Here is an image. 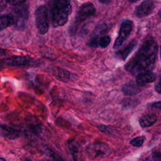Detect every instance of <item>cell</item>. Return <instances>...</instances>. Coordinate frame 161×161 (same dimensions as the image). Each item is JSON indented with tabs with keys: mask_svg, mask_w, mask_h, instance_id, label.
<instances>
[{
	"mask_svg": "<svg viewBox=\"0 0 161 161\" xmlns=\"http://www.w3.org/2000/svg\"><path fill=\"white\" fill-rule=\"evenodd\" d=\"M155 7V2L147 0L142 2L135 9L134 14L138 18H142L150 14Z\"/></svg>",
	"mask_w": 161,
	"mask_h": 161,
	"instance_id": "10",
	"label": "cell"
},
{
	"mask_svg": "<svg viewBox=\"0 0 161 161\" xmlns=\"http://www.w3.org/2000/svg\"><path fill=\"white\" fill-rule=\"evenodd\" d=\"M68 147L74 161H82L80 147L75 140H71L68 142Z\"/></svg>",
	"mask_w": 161,
	"mask_h": 161,
	"instance_id": "13",
	"label": "cell"
},
{
	"mask_svg": "<svg viewBox=\"0 0 161 161\" xmlns=\"http://www.w3.org/2000/svg\"><path fill=\"white\" fill-rule=\"evenodd\" d=\"M24 161H33V160H31L30 158H25V160H24Z\"/></svg>",
	"mask_w": 161,
	"mask_h": 161,
	"instance_id": "29",
	"label": "cell"
},
{
	"mask_svg": "<svg viewBox=\"0 0 161 161\" xmlns=\"http://www.w3.org/2000/svg\"><path fill=\"white\" fill-rule=\"evenodd\" d=\"M160 152L159 150H156L152 153V161H160Z\"/></svg>",
	"mask_w": 161,
	"mask_h": 161,
	"instance_id": "22",
	"label": "cell"
},
{
	"mask_svg": "<svg viewBox=\"0 0 161 161\" xmlns=\"http://www.w3.org/2000/svg\"><path fill=\"white\" fill-rule=\"evenodd\" d=\"M155 91H156V92H157L158 94H160V91H161V89H160V80H158V83H157V84L155 85Z\"/></svg>",
	"mask_w": 161,
	"mask_h": 161,
	"instance_id": "26",
	"label": "cell"
},
{
	"mask_svg": "<svg viewBox=\"0 0 161 161\" xmlns=\"http://www.w3.org/2000/svg\"><path fill=\"white\" fill-rule=\"evenodd\" d=\"M45 153L46 157L48 158V161H64L62 158L58 153L50 148H45Z\"/></svg>",
	"mask_w": 161,
	"mask_h": 161,
	"instance_id": "18",
	"label": "cell"
},
{
	"mask_svg": "<svg viewBox=\"0 0 161 161\" xmlns=\"http://www.w3.org/2000/svg\"><path fill=\"white\" fill-rule=\"evenodd\" d=\"M29 131L34 135L39 136L43 133V127L40 124H32L29 126Z\"/></svg>",
	"mask_w": 161,
	"mask_h": 161,
	"instance_id": "19",
	"label": "cell"
},
{
	"mask_svg": "<svg viewBox=\"0 0 161 161\" xmlns=\"http://www.w3.org/2000/svg\"><path fill=\"white\" fill-rule=\"evenodd\" d=\"M140 87L133 83H127L122 87V92L126 96H134L140 92Z\"/></svg>",
	"mask_w": 161,
	"mask_h": 161,
	"instance_id": "16",
	"label": "cell"
},
{
	"mask_svg": "<svg viewBox=\"0 0 161 161\" xmlns=\"http://www.w3.org/2000/svg\"><path fill=\"white\" fill-rule=\"evenodd\" d=\"M25 3L14 6L11 14L13 17L14 25L19 28L24 26L28 19V6Z\"/></svg>",
	"mask_w": 161,
	"mask_h": 161,
	"instance_id": "7",
	"label": "cell"
},
{
	"mask_svg": "<svg viewBox=\"0 0 161 161\" xmlns=\"http://www.w3.org/2000/svg\"><path fill=\"white\" fill-rule=\"evenodd\" d=\"M157 75L153 72H145L140 73L136 76V82L139 86H143L155 80Z\"/></svg>",
	"mask_w": 161,
	"mask_h": 161,
	"instance_id": "12",
	"label": "cell"
},
{
	"mask_svg": "<svg viewBox=\"0 0 161 161\" xmlns=\"http://www.w3.org/2000/svg\"><path fill=\"white\" fill-rule=\"evenodd\" d=\"M56 77L62 81H65L66 80H68L70 77V72L67 70L59 69L55 75Z\"/></svg>",
	"mask_w": 161,
	"mask_h": 161,
	"instance_id": "20",
	"label": "cell"
},
{
	"mask_svg": "<svg viewBox=\"0 0 161 161\" xmlns=\"http://www.w3.org/2000/svg\"><path fill=\"white\" fill-rule=\"evenodd\" d=\"M6 1H0V12L4 11L7 6Z\"/></svg>",
	"mask_w": 161,
	"mask_h": 161,
	"instance_id": "25",
	"label": "cell"
},
{
	"mask_svg": "<svg viewBox=\"0 0 161 161\" xmlns=\"http://www.w3.org/2000/svg\"><path fill=\"white\" fill-rule=\"evenodd\" d=\"M35 18L36 28L41 35L46 34L49 29V15L47 8L40 5L35 11Z\"/></svg>",
	"mask_w": 161,
	"mask_h": 161,
	"instance_id": "4",
	"label": "cell"
},
{
	"mask_svg": "<svg viewBox=\"0 0 161 161\" xmlns=\"http://www.w3.org/2000/svg\"><path fill=\"white\" fill-rule=\"evenodd\" d=\"M72 13V5L69 1L57 0L51 5V23L53 27L64 26Z\"/></svg>",
	"mask_w": 161,
	"mask_h": 161,
	"instance_id": "2",
	"label": "cell"
},
{
	"mask_svg": "<svg viewBox=\"0 0 161 161\" xmlns=\"http://www.w3.org/2000/svg\"><path fill=\"white\" fill-rule=\"evenodd\" d=\"M106 30L105 25H99L94 31L92 36L88 42V45L90 47L97 48L101 47L102 48H106L111 42V38L109 36L103 35Z\"/></svg>",
	"mask_w": 161,
	"mask_h": 161,
	"instance_id": "5",
	"label": "cell"
},
{
	"mask_svg": "<svg viewBox=\"0 0 161 161\" xmlns=\"http://www.w3.org/2000/svg\"><path fill=\"white\" fill-rule=\"evenodd\" d=\"M135 101H136L135 99H126V100L124 101L123 106H125L126 108L128 106L130 108L131 106L135 105V103H134Z\"/></svg>",
	"mask_w": 161,
	"mask_h": 161,
	"instance_id": "23",
	"label": "cell"
},
{
	"mask_svg": "<svg viewBox=\"0 0 161 161\" xmlns=\"http://www.w3.org/2000/svg\"><path fill=\"white\" fill-rule=\"evenodd\" d=\"M4 54H5V50L0 49V55H4Z\"/></svg>",
	"mask_w": 161,
	"mask_h": 161,
	"instance_id": "28",
	"label": "cell"
},
{
	"mask_svg": "<svg viewBox=\"0 0 161 161\" xmlns=\"http://www.w3.org/2000/svg\"><path fill=\"white\" fill-rule=\"evenodd\" d=\"M158 46L152 36L144 40L137 52L125 64V69L133 75L145 72H152L155 68Z\"/></svg>",
	"mask_w": 161,
	"mask_h": 161,
	"instance_id": "1",
	"label": "cell"
},
{
	"mask_svg": "<svg viewBox=\"0 0 161 161\" xmlns=\"http://www.w3.org/2000/svg\"><path fill=\"white\" fill-rule=\"evenodd\" d=\"M87 157L92 160H101L108 157L111 154L109 146L103 142L89 143L86 149Z\"/></svg>",
	"mask_w": 161,
	"mask_h": 161,
	"instance_id": "3",
	"label": "cell"
},
{
	"mask_svg": "<svg viewBox=\"0 0 161 161\" xmlns=\"http://www.w3.org/2000/svg\"><path fill=\"white\" fill-rule=\"evenodd\" d=\"M137 45V41L136 40H133L130 42H129L126 46L120 50H118L115 53L116 57L118 59L125 61L130 53L134 50V48Z\"/></svg>",
	"mask_w": 161,
	"mask_h": 161,
	"instance_id": "11",
	"label": "cell"
},
{
	"mask_svg": "<svg viewBox=\"0 0 161 161\" xmlns=\"http://www.w3.org/2000/svg\"><path fill=\"white\" fill-rule=\"evenodd\" d=\"M96 8L94 5L90 2L82 4L77 13L75 18V25L81 23L86 20L91 18L95 14Z\"/></svg>",
	"mask_w": 161,
	"mask_h": 161,
	"instance_id": "8",
	"label": "cell"
},
{
	"mask_svg": "<svg viewBox=\"0 0 161 161\" xmlns=\"http://www.w3.org/2000/svg\"><path fill=\"white\" fill-rule=\"evenodd\" d=\"M99 2L100 3H102V4H108L111 3V1H109V0H100V1H99Z\"/></svg>",
	"mask_w": 161,
	"mask_h": 161,
	"instance_id": "27",
	"label": "cell"
},
{
	"mask_svg": "<svg viewBox=\"0 0 161 161\" xmlns=\"http://www.w3.org/2000/svg\"><path fill=\"white\" fill-rule=\"evenodd\" d=\"M2 65H3V61L0 59V68L2 67Z\"/></svg>",
	"mask_w": 161,
	"mask_h": 161,
	"instance_id": "31",
	"label": "cell"
},
{
	"mask_svg": "<svg viewBox=\"0 0 161 161\" xmlns=\"http://www.w3.org/2000/svg\"><path fill=\"white\" fill-rule=\"evenodd\" d=\"M0 134L4 137H6L10 140L16 139L19 135L18 130L11 126L4 125H0Z\"/></svg>",
	"mask_w": 161,
	"mask_h": 161,
	"instance_id": "14",
	"label": "cell"
},
{
	"mask_svg": "<svg viewBox=\"0 0 161 161\" xmlns=\"http://www.w3.org/2000/svg\"><path fill=\"white\" fill-rule=\"evenodd\" d=\"M14 25L13 17L9 14H0V31Z\"/></svg>",
	"mask_w": 161,
	"mask_h": 161,
	"instance_id": "17",
	"label": "cell"
},
{
	"mask_svg": "<svg viewBox=\"0 0 161 161\" xmlns=\"http://www.w3.org/2000/svg\"><path fill=\"white\" fill-rule=\"evenodd\" d=\"M3 64L11 67H25L35 64V60L28 56H12L4 59Z\"/></svg>",
	"mask_w": 161,
	"mask_h": 161,
	"instance_id": "9",
	"label": "cell"
},
{
	"mask_svg": "<svg viewBox=\"0 0 161 161\" xmlns=\"http://www.w3.org/2000/svg\"><path fill=\"white\" fill-rule=\"evenodd\" d=\"M157 120V116L154 113H149L142 116L139 119V124L142 128H147L154 125Z\"/></svg>",
	"mask_w": 161,
	"mask_h": 161,
	"instance_id": "15",
	"label": "cell"
},
{
	"mask_svg": "<svg viewBox=\"0 0 161 161\" xmlns=\"http://www.w3.org/2000/svg\"><path fill=\"white\" fill-rule=\"evenodd\" d=\"M150 106H149L150 108H155V109H157L158 111L160 109V101H158V102H154L153 103L150 104Z\"/></svg>",
	"mask_w": 161,
	"mask_h": 161,
	"instance_id": "24",
	"label": "cell"
},
{
	"mask_svg": "<svg viewBox=\"0 0 161 161\" xmlns=\"http://www.w3.org/2000/svg\"><path fill=\"white\" fill-rule=\"evenodd\" d=\"M145 137L144 136H140L133 138L130 141V144L135 147H140L143 145L145 141Z\"/></svg>",
	"mask_w": 161,
	"mask_h": 161,
	"instance_id": "21",
	"label": "cell"
},
{
	"mask_svg": "<svg viewBox=\"0 0 161 161\" xmlns=\"http://www.w3.org/2000/svg\"><path fill=\"white\" fill-rule=\"evenodd\" d=\"M133 26V23L130 19H127L122 21L119 26L118 36L113 44V49H118L123 44L125 41L128 39L131 33Z\"/></svg>",
	"mask_w": 161,
	"mask_h": 161,
	"instance_id": "6",
	"label": "cell"
},
{
	"mask_svg": "<svg viewBox=\"0 0 161 161\" xmlns=\"http://www.w3.org/2000/svg\"><path fill=\"white\" fill-rule=\"evenodd\" d=\"M0 161H6V160L3 157H0Z\"/></svg>",
	"mask_w": 161,
	"mask_h": 161,
	"instance_id": "30",
	"label": "cell"
}]
</instances>
